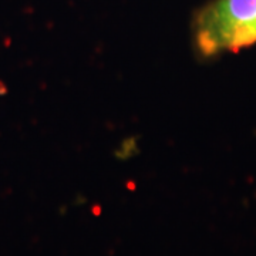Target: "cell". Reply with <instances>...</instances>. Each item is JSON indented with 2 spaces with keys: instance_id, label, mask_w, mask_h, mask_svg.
<instances>
[{
  "instance_id": "6da1fadb",
  "label": "cell",
  "mask_w": 256,
  "mask_h": 256,
  "mask_svg": "<svg viewBox=\"0 0 256 256\" xmlns=\"http://www.w3.org/2000/svg\"><path fill=\"white\" fill-rule=\"evenodd\" d=\"M194 54L216 60L256 44V0H210L191 20Z\"/></svg>"
}]
</instances>
